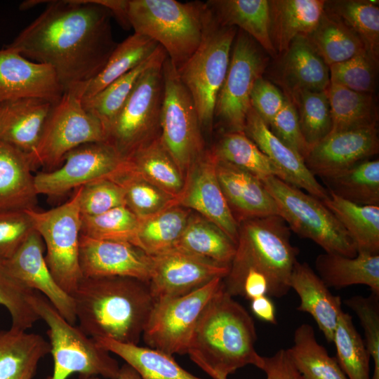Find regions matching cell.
<instances>
[{"instance_id":"obj_1","label":"cell","mask_w":379,"mask_h":379,"mask_svg":"<svg viewBox=\"0 0 379 379\" xmlns=\"http://www.w3.org/2000/svg\"><path fill=\"white\" fill-rule=\"evenodd\" d=\"M46 9L7 46L50 66L64 91L88 84L102 69L117 44L111 12L98 0L43 1Z\"/></svg>"},{"instance_id":"obj_2","label":"cell","mask_w":379,"mask_h":379,"mask_svg":"<svg viewBox=\"0 0 379 379\" xmlns=\"http://www.w3.org/2000/svg\"><path fill=\"white\" fill-rule=\"evenodd\" d=\"M72 296L87 335L134 345L155 303L149 282L124 277H83Z\"/></svg>"},{"instance_id":"obj_3","label":"cell","mask_w":379,"mask_h":379,"mask_svg":"<svg viewBox=\"0 0 379 379\" xmlns=\"http://www.w3.org/2000/svg\"><path fill=\"white\" fill-rule=\"evenodd\" d=\"M256 340L252 317L223 284L203 310L187 354L211 378L225 379L247 365L262 370L264 359L255 349Z\"/></svg>"},{"instance_id":"obj_4","label":"cell","mask_w":379,"mask_h":379,"mask_svg":"<svg viewBox=\"0 0 379 379\" xmlns=\"http://www.w3.org/2000/svg\"><path fill=\"white\" fill-rule=\"evenodd\" d=\"M205 8V3L200 1L128 0L126 15L134 33L161 46L177 70L201 42Z\"/></svg>"},{"instance_id":"obj_5","label":"cell","mask_w":379,"mask_h":379,"mask_svg":"<svg viewBox=\"0 0 379 379\" xmlns=\"http://www.w3.org/2000/svg\"><path fill=\"white\" fill-rule=\"evenodd\" d=\"M29 302L48 327L53 371L45 379H67L73 373H79L80 378L117 379L120 366L109 352L68 322L41 293L34 291Z\"/></svg>"},{"instance_id":"obj_6","label":"cell","mask_w":379,"mask_h":379,"mask_svg":"<svg viewBox=\"0 0 379 379\" xmlns=\"http://www.w3.org/2000/svg\"><path fill=\"white\" fill-rule=\"evenodd\" d=\"M201 42L177 69L192 98L201 129H211L217 98L227 72L237 27L222 25L205 3Z\"/></svg>"},{"instance_id":"obj_7","label":"cell","mask_w":379,"mask_h":379,"mask_svg":"<svg viewBox=\"0 0 379 379\" xmlns=\"http://www.w3.org/2000/svg\"><path fill=\"white\" fill-rule=\"evenodd\" d=\"M290 228L279 215L249 218L239 224V238L232 261L257 267L268 277L267 295H286L298 249L290 241Z\"/></svg>"},{"instance_id":"obj_8","label":"cell","mask_w":379,"mask_h":379,"mask_svg":"<svg viewBox=\"0 0 379 379\" xmlns=\"http://www.w3.org/2000/svg\"><path fill=\"white\" fill-rule=\"evenodd\" d=\"M87 84L65 90L54 103L39 145L29 157L33 168L41 166L47 171H53L73 149L86 143L107 141L102 123L82 105Z\"/></svg>"},{"instance_id":"obj_9","label":"cell","mask_w":379,"mask_h":379,"mask_svg":"<svg viewBox=\"0 0 379 379\" xmlns=\"http://www.w3.org/2000/svg\"><path fill=\"white\" fill-rule=\"evenodd\" d=\"M262 182L290 230L311 239L326 253L349 258L357 255L354 241L321 200L276 177Z\"/></svg>"},{"instance_id":"obj_10","label":"cell","mask_w":379,"mask_h":379,"mask_svg":"<svg viewBox=\"0 0 379 379\" xmlns=\"http://www.w3.org/2000/svg\"><path fill=\"white\" fill-rule=\"evenodd\" d=\"M166 58L164 51L141 74L109 128L106 142L124 159L160 138L163 64Z\"/></svg>"},{"instance_id":"obj_11","label":"cell","mask_w":379,"mask_h":379,"mask_svg":"<svg viewBox=\"0 0 379 379\" xmlns=\"http://www.w3.org/2000/svg\"><path fill=\"white\" fill-rule=\"evenodd\" d=\"M81 187L65 203L45 211L27 210L46 248L47 265L58 285L72 295L83 279L79 262Z\"/></svg>"},{"instance_id":"obj_12","label":"cell","mask_w":379,"mask_h":379,"mask_svg":"<svg viewBox=\"0 0 379 379\" xmlns=\"http://www.w3.org/2000/svg\"><path fill=\"white\" fill-rule=\"evenodd\" d=\"M163 75L160 139L185 178L208 149L192 98L168 56L163 64Z\"/></svg>"},{"instance_id":"obj_13","label":"cell","mask_w":379,"mask_h":379,"mask_svg":"<svg viewBox=\"0 0 379 379\" xmlns=\"http://www.w3.org/2000/svg\"><path fill=\"white\" fill-rule=\"evenodd\" d=\"M222 284L218 277L182 296L155 301L142 333L145 343L171 355L187 354L203 310Z\"/></svg>"},{"instance_id":"obj_14","label":"cell","mask_w":379,"mask_h":379,"mask_svg":"<svg viewBox=\"0 0 379 379\" xmlns=\"http://www.w3.org/2000/svg\"><path fill=\"white\" fill-rule=\"evenodd\" d=\"M267 63V58L258 44L243 31L237 32L214 114V119L218 118L227 131H244L251 107V91L256 80L262 77Z\"/></svg>"},{"instance_id":"obj_15","label":"cell","mask_w":379,"mask_h":379,"mask_svg":"<svg viewBox=\"0 0 379 379\" xmlns=\"http://www.w3.org/2000/svg\"><path fill=\"white\" fill-rule=\"evenodd\" d=\"M126 170V159L112 145L89 142L69 152L58 168L35 175L34 185L38 194L61 196L96 180H116Z\"/></svg>"},{"instance_id":"obj_16","label":"cell","mask_w":379,"mask_h":379,"mask_svg":"<svg viewBox=\"0 0 379 379\" xmlns=\"http://www.w3.org/2000/svg\"><path fill=\"white\" fill-rule=\"evenodd\" d=\"M149 285L155 301L190 293L213 279L225 278L230 265L173 247L151 255Z\"/></svg>"},{"instance_id":"obj_17","label":"cell","mask_w":379,"mask_h":379,"mask_svg":"<svg viewBox=\"0 0 379 379\" xmlns=\"http://www.w3.org/2000/svg\"><path fill=\"white\" fill-rule=\"evenodd\" d=\"M175 205L197 211L237 244L239 224L219 184L216 157L211 149H208L186 173L184 186L175 199Z\"/></svg>"},{"instance_id":"obj_18","label":"cell","mask_w":379,"mask_h":379,"mask_svg":"<svg viewBox=\"0 0 379 379\" xmlns=\"http://www.w3.org/2000/svg\"><path fill=\"white\" fill-rule=\"evenodd\" d=\"M376 127L329 133L313 146L305 164L315 176L327 179L378 153Z\"/></svg>"},{"instance_id":"obj_19","label":"cell","mask_w":379,"mask_h":379,"mask_svg":"<svg viewBox=\"0 0 379 379\" xmlns=\"http://www.w3.org/2000/svg\"><path fill=\"white\" fill-rule=\"evenodd\" d=\"M79 262L83 277H124L149 282L151 258L124 241L80 236Z\"/></svg>"},{"instance_id":"obj_20","label":"cell","mask_w":379,"mask_h":379,"mask_svg":"<svg viewBox=\"0 0 379 379\" xmlns=\"http://www.w3.org/2000/svg\"><path fill=\"white\" fill-rule=\"evenodd\" d=\"M63 93L50 66L32 61L7 46L0 49V102L40 98L55 103Z\"/></svg>"},{"instance_id":"obj_21","label":"cell","mask_w":379,"mask_h":379,"mask_svg":"<svg viewBox=\"0 0 379 379\" xmlns=\"http://www.w3.org/2000/svg\"><path fill=\"white\" fill-rule=\"evenodd\" d=\"M44 244L35 230L15 255L6 260L11 272L30 289L45 296L68 322L75 324L74 302L55 280L44 255Z\"/></svg>"},{"instance_id":"obj_22","label":"cell","mask_w":379,"mask_h":379,"mask_svg":"<svg viewBox=\"0 0 379 379\" xmlns=\"http://www.w3.org/2000/svg\"><path fill=\"white\" fill-rule=\"evenodd\" d=\"M244 132L285 174L287 182L322 201L328 191L316 179L295 152L279 140L251 107Z\"/></svg>"},{"instance_id":"obj_23","label":"cell","mask_w":379,"mask_h":379,"mask_svg":"<svg viewBox=\"0 0 379 379\" xmlns=\"http://www.w3.org/2000/svg\"><path fill=\"white\" fill-rule=\"evenodd\" d=\"M216 174L238 224L249 218L279 215L274 199L256 176L217 158Z\"/></svg>"},{"instance_id":"obj_24","label":"cell","mask_w":379,"mask_h":379,"mask_svg":"<svg viewBox=\"0 0 379 379\" xmlns=\"http://www.w3.org/2000/svg\"><path fill=\"white\" fill-rule=\"evenodd\" d=\"M53 105L40 98L1 102L0 140L30 157L39 145Z\"/></svg>"},{"instance_id":"obj_25","label":"cell","mask_w":379,"mask_h":379,"mask_svg":"<svg viewBox=\"0 0 379 379\" xmlns=\"http://www.w3.org/2000/svg\"><path fill=\"white\" fill-rule=\"evenodd\" d=\"M290 287L298 295L297 310L309 313L328 343H333L334 331L342 309L340 296L333 295L307 262L297 261L290 277Z\"/></svg>"},{"instance_id":"obj_26","label":"cell","mask_w":379,"mask_h":379,"mask_svg":"<svg viewBox=\"0 0 379 379\" xmlns=\"http://www.w3.org/2000/svg\"><path fill=\"white\" fill-rule=\"evenodd\" d=\"M32 168L27 154L0 140V213L36 209Z\"/></svg>"},{"instance_id":"obj_27","label":"cell","mask_w":379,"mask_h":379,"mask_svg":"<svg viewBox=\"0 0 379 379\" xmlns=\"http://www.w3.org/2000/svg\"><path fill=\"white\" fill-rule=\"evenodd\" d=\"M280 59L278 77L286 93L321 92L330 85L329 67L304 36L294 39Z\"/></svg>"},{"instance_id":"obj_28","label":"cell","mask_w":379,"mask_h":379,"mask_svg":"<svg viewBox=\"0 0 379 379\" xmlns=\"http://www.w3.org/2000/svg\"><path fill=\"white\" fill-rule=\"evenodd\" d=\"M324 0H271L270 36L276 52L283 53L298 36L317 27L324 12Z\"/></svg>"},{"instance_id":"obj_29","label":"cell","mask_w":379,"mask_h":379,"mask_svg":"<svg viewBox=\"0 0 379 379\" xmlns=\"http://www.w3.org/2000/svg\"><path fill=\"white\" fill-rule=\"evenodd\" d=\"M50 352L49 342L39 334L11 327L0 330V379H32Z\"/></svg>"},{"instance_id":"obj_30","label":"cell","mask_w":379,"mask_h":379,"mask_svg":"<svg viewBox=\"0 0 379 379\" xmlns=\"http://www.w3.org/2000/svg\"><path fill=\"white\" fill-rule=\"evenodd\" d=\"M206 6L223 25L239 27L272 56L277 52L270 36L267 0H209Z\"/></svg>"},{"instance_id":"obj_31","label":"cell","mask_w":379,"mask_h":379,"mask_svg":"<svg viewBox=\"0 0 379 379\" xmlns=\"http://www.w3.org/2000/svg\"><path fill=\"white\" fill-rule=\"evenodd\" d=\"M315 268L328 288L363 284L379 295V255L358 253L349 258L325 253L317 257Z\"/></svg>"},{"instance_id":"obj_32","label":"cell","mask_w":379,"mask_h":379,"mask_svg":"<svg viewBox=\"0 0 379 379\" xmlns=\"http://www.w3.org/2000/svg\"><path fill=\"white\" fill-rule=\"evenodd\" d=\"M321 201L354 241L357 254L379 255V206L356 204L331 191Z\"/></svg>"},{"instance_id":"obj_33","label":"cell","mask_w":379,"mask_h":379,"mask_svg":"<svg viewBox=\"0 0 379 379\" xmlns=\"http://www.w3.org/2000/svg\"><path fill=\"white\" fill-rule=\"evenodd\" d=\"M126 161L127 171L154 185L175 199L180 194L185 178L160 138L135 151Z\"/></svg>"},{"instance_id":"obj_34","label":"cell","mask_w":379,"mask_h":379,"mask_svg":"<svg viewBox=\"0 0 379 379\" xmlns=\"http://www.w3.org/2000/svg\"><path fill=\"white\" fill-rule=\"evenodd\" d=\"M94 340L100 346L124 359L142 379H202L182 368L173 355L157 349L109 338Z\"/></svg>"},{"instance_id":"obj_35","label":"cell","mask_w":379,"mask_h":379,"mask_svg":"<svg viewBox=\"0 0 379 379\" xmlns=\"http://www.w3.org/2000/svg\"><path fill=\"white\" fill-rule=\"evenodd\" d=\"M325 91L330 106L331 133L377 126L378 111L373 94L331 83Z\"/></svg>"},{"instance_id":"obj_36","label":"cell","mask_w":379,"mask_h":379,"mask_svg":"<svg viewBox=\"0 0 379 379\" xmlns=\"http://www.w3.org/2000/svg\"><path fill=\"white\" fill-rule=\"evenodd\" d=\"M175 248L230 265L237 244L218 226L199 214L190 215Z\"/></svg>"},{"instance_id":"obj_37","label":"cell","mask_w":379,"mask_h":379,"mask_svg":"<svg viewBox=\"0 0 379 379\" xmlns=\"http://www.w3.org/2000/svg\"><path fill=\"white\" fill-rule=\"evenodd\" d=\"M286 350L305 379H347L337 359L317 342L310 324H302L295 329L293 345Z\"/></svg>"},{"instance_id":"obj_38","label":"cell","mask_w":379,"mask_h":379,"mask_svg":"<svg viewBox=\"0 0 379 379\" xmlns=\"http://www.w3.org/2000/svg\"><path fill=\"white\" fill-rule=\"evenodd\" d=\"M304 37L328 67L367 51L357 35L325 8L315 29Z\"/></svg>"},{"instance_id":"obj_39","label":"cell","mask_w":379,"mask_h":379,"mask_svg":"<svg viewBox=\"0 0 379 379\" xmlns=\"http://www.w3.org/2000/svg\"><path fill=\"white\" fill-rule=\"evenodd\" d=\"M190 215L189 209L173 205L154 215L139 218L135 246L149 255L173 248Z\"/></svg>"},{"instance_id":"obj_40","label":"cell","mask_w":379,"mask_h":379,"mask_svg":"<svg viewBox=\"0 0 379 379\" xmlns=\"http://www.w3.org/2000/svg\"><path fill=\"white\" fill-rule=\"evenodd\" d=\"M211 150L217 159L243 169L261 180L276 177L287 182L282 171L244 131H226Z\"/></svg>"},{"instance_id":"obj_41","label":"cell","mask_w":379,"mask_h":379,"mask_svg":"<svg viewBox=\"0 0 379 379\" xmlns=\"http://www.w3.org/2000/svg\"><path fill=\"white\" fill-rule=\"evenodd\" d=\"M159 46L151 38L137 33L117 44L102 69L87 84L82 98L94 95L138 66L149 58Z\"/></svg>"},{"instance_id":"obj_42","label":"cell","mask_w":379,"mask_h":379,"mask_svg":"<svg viewBox=\"0 0 379 379\" xmlns=\"http://www.w3.org/2000/svg\"><path fill=\"white\" fill-rule=\"evenodd\" d=\"M164 51L161 46H159L152 55L138 66L114 81L94 95L88 98H82L84 107L100 120L107 135L113 121L129 97L141 74Z\"/></svg>"},{"instance_id":"obj_43","label":"cell","mask_w":379,"mask_h":379,"mask_svg":"<svg viewBox=\"0 0 379 379\" xmlns=\"http://www.w3.org/2000/svg\"><path fill=\"white\" fill-rule=\"evenodd\" d=\"M338 197L362 206H379V161L364 160L326 179Z\"/></svg>"},{"instance_id":"obj_44","label":"cell","mask_w":379,"mask_h":379,"mask_svg":"<svg viewBox=\"0 0 379 379\" xmlns=\"http://www.w3.org/2000/svg\"><path fill=\"white\" fill-rule=\"evenodd\" d=\"M325 11L336 16L362 41L366 50L379 58V8L371 0L326 1Z\"/></svg>"},{"instance_id":"obj_45","label":"cell","mask_w":379,"mask_h":379,"mask_svg":"<svg viewBox=\"0 0 379 379\" xmlns=\"http://www.w3.org/2000/svg\"><path fill=\"white\" fill-rule=\"evenodd\" d=\"M333 343L338 363L347 379H371V357L352 316L343 310L338 317Z\"/></svg>"},{"instance_id":"obj_46","label":"cell","mask_w":379,"mask_h":379,"mask_svg":"<svg viewBox=\"0 0 379 379\" xmlns=\"http://www.w3.org/2000/svg\"><path fill=\"white\" fill-rule=\"evenodd\" d=\"M284 94L295 107L302 133L311 149L331 131L330 106L326 91H294Z\"/></svg>"},{"instance_id":"obj_47","label":"cell","mask_w":379,"mask_h":379,"mask_svg":"<svg viewBox=\"0 0 379 379\" xmlns=\"http://www.w3.org/2000/svg\"><path fill=\"white\" fill-rule=\"evenodd\" d=\"M138 223L139 218L126 206H121L97 215H81V234L135 246Z\"/></svg>"},{"instance_id":"obj_48","label":"cell","mask_w":379,"mask_h":379,"mask_svg":"<svg viewBox=\"0 0 379 379\" xmlns=\"http://www.w3.org/2000/svg\"><path fill=\"white\" fill-rule=\"evenodd\" d=\"M34 291L13 276L6 260L0 258V305L8 311L11 328L27 331L40 319L29 302Z\"/></svg>"},{"instance_id":"obj_49","label":"cell","mask_w":379,"mask_h":379,"mask_svg":"<svg viewBox=\"0 0 379 379\" xmlns=\"http://www.w3.org/2000/svg\"><path fill=\"white\" fill-rule=\"evenodd\" d=\"M115 181L124 190L126 206L138 218L154 215L175 205V198L127 171Z\"/></svg>"},{"instance_id":"obj_50","label":"cell","mask_w":379,"mask_h":379,"mask_svg":"<svg viewBox=\"0 0 379 379\" xmlns=\"http://www.w3.org/2000/svg\"><path fill=\"white\" fill-rule=\"evenodd\" d=\"M378 60L364 51L329 66L330 83L350 90L373 94L375 88Z\"/></svg>"},{"instance_id":"obj_51","label":"cell","mask_w":379,"mask_h":379,"mask_svg":"<svg viewBox=\"0 0 379 379\" xmlns=\"http://www.w3.org/2000/svg\"><path fill=\"white\" fill-rule=\"evenodd\" d=\"M379 295H354L344 303L354 312L363 328L365 345L373 362L371 379H379Z\"/></svg>"},{"instance_id":"obj_52","label":"cell","mask_w":379,"mask_h":379,"mask_svg":"<svg viewBox=\"0 0 379 379\" xmlns=\"http://www.w3.org/2000/svg\"><path fill=\"white\" fill-rule=\"evenodd\" d=\"M121 206H126L124 190L114 180H99L81 187L82 216L97 215Z\"/></svg>"},{"instance_id":"obj_53","label":"cell","mask_w":379,"mask_h":379,"mask_svg":"<svg viewBox=\"0 0 379 379\" xmlns=\"http://www.w3.org/2000/svg\"><path fill=\"white\" fill-rule=\"evenodd\" d=\"M35 231L26 211L0 213V258H11L29 235Z\"/></svg>"},{"instance_id":"obj_54","label":"cell","mask_w":379,"mask_h":379,"mask_svg":"<svg viewBox=\"0 0 379 379\" xmlns=\"http://www.w3.org/2000/svg\"><path fill=\"white\" fill-rule=\"evenodd\" d=\"M269 128L279 140L295 152L303 160L305 159L310 148L302 133L295 107L286 95L284 106L274 118Z\"/></svg>"},{"instance_id":"obj_55","label":"cell","mask_w":379,"mask_h":379,"mask_svg":"<svg viewBox=\"0 0 379 379\" xmlns=\"http://www.w3.org/2000/svg\"><path fill=\"white\" fill-rule=\"evenodd\" d=\"M286 95L262 77L255 82L251 93V107L269 126L284 105Z\"/></svg>"},{"instance_id":"obj_56","label":"cell","mask_w":379,"mask_h":379,"mask_svg":"<svg viewBox=\"0 0 379 379\" xmlns=\"http://www.w3.org/2000/svg\"><path fill=\"white\" fill-rule=\"evenodd\" d=\"M262 368L266 379H305L290 359L286 350L281 349L271 357H263Z\"/></svg>"},{"instance_id":"obj_57","label":"cell","mask_w":379,"mask_h":379,"mask_svg":"<svg viewBox=\"0 0 379 379\" xmlns=\"http://www.w3.org/2000/svg\"><path fill=\"white\" fill-rule=\"evenodd\" d=\"M251 301V310L257 318L272 324H277L275 307L268 295L258 297Z\"/></svg>"},{"instance_id":"obj_58","label":"cell","mask_w":379,"mask_h":379,"mask_svg":"<svg viewBox=\"0 0 379 379\" xmlns=\"http://www.w3.org/2000/svg\"><path fill=\"white\" fill-rule=\"evenodd\" d=\"M81 379H102L98 377L80 378ZM117 379H142L138 372L130 365L125 363L120 366L119 373Z\"/></svg>"},{"instance_id":"obj_59","label":"cell","mask_w":379,"mask_h":379,"mask_svg":"<svg viewBox=\"0 0 379 379\" xmlns=\"http://www.w3.org/2000/svg\"><path fill=\"white\" fill-rule=\"evenodd\" d=\"M1 102H0V114H1Z\"/></svg>"},{"instance_id":"obj_60","label":"cell","mask_w":379,"mask_h":379,"mask_svg":"<svg viewBox=\"0 0 379 379\" xmlns=\"http://www.w3.org/2000/svg\"><path fill=\"white\" fill-rule=\"evenodd\" d=\"M79 379H81V378H79Z\"/></svg>"}]
</instances>
